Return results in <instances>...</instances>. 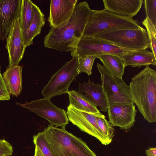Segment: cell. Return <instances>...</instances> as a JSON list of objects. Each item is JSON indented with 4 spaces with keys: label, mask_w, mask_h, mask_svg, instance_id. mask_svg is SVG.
I'll list each match as a JSON object with an SVG mask.
<instances>
[{
    "label": "cell",
    "mask_w": 156,
    "mask_h": 156,
    "mask_svg": "<svg viewBox=\"0 0 156 156\" xmlns=\"http://www.w3.org/2000/svg\"><path fill=\"white\" fill-rule=\"evenodd\" d=\"M34 156H44L39 148L35 145Z\"/></svg>",
    "instance_id": "cell-31"
},
{
    "label": "cell",
    "mask_w": 156,
    "mask_h": 156,
    "mask_svg": "<svg viewBox=\"0 0 156 156\" xmlns=\"http://www.w3.org/2000/svg\"><path fill=\"white\" fill-rule=\"evenodd\" d=\"M48 98L45 97L30 102L22 104L16 102L17 105L28 109L38 116L47 120L50 125L60 126L65 129L69 122L67 112L64 109L59 108L52 104Z\"/></svg>",
    "instance_id": "cell-9"
},
{
    "label": "cell",
    "mask_w": 156,
    "mask_h": 156,
    "mask_svg": "<svg viewBox=\"0 0 156 156\" xmlns=\"http://www.w3.org/2000/svg\"><path fill=\"white\" fill-rule=\"evenodd\" d=\"M97 56L110 73L115 77L122 78L125 67L123 61L119 56L106 54Z\"/></svg>",
    "instance_id": "cell-21"
},
{
    "label": "cell",
    "mask_w": 156,
    "mask_h": 156,
    "mask_svg": "<svg viewBox=\"0 0 156 156\" xmlns=\"http://www.w3.org/2000/svg\"><path fill=\"white\" fill-rule=\"evenodd\" d=\"M132 51L126 50L110 43L93 37H83L76 49L71 51V54L84 57L87 56L106 54L118 56Z\"/></svg>",
    "instance_id": "cell-10"
},
{
    "label": "cell",
    "mask_w": 156,
    "mask_h": 156,
    "mask_svg": "<svg viewBox=\"0 0 156 156\" xmlns=\"http://www.w3.org/2000/svg\"><path fill=\"white\" fill-rule=\"evenodd\" d=\"M142 23L146 28L149 37L151 45L150 48L156 57V27L146 17Z\"/></svg>",
    "instance_id": "cell-25"
},
{
    "label": "cell",
    "mask_w": 156,
    "mask_h": 156,
    "mask_svg": "<svg viewBox=\"0 0 156 156\" xmlns=\"http://www.w3.org/2000/svg\"><path fill=\"white\" fill-rule=\"evenodd\" d=\"M147 156H156V148L155 147H149L145 150Z\"/></svg>",
    "instance_id": "cell-30"
},
{
    "label": "cell",
    "mask_w": 156,
    "mask_h": 156,
    "mask_svg": "<svg viewBox=\"0 0 156 156\" xmlns=\"http://www.w3.org/2000/svg\"><path fill=\"white\" fill-rule=\"evenodd\" d=\"M97 58L96 55H92L81 57L78 56L77 72L79 74L85 73L89 76L92 74V69L95 59Z\"/></svg>",
    "instance_id": "cell-23"
},
{
    "label": "cell",
    "mask_w": 156,
    "mask_h": 156,
    "mask_svg": "<svg viewBox=\"0 0 156 156\" xmlns=\"http://www.w3.org/2000/svg\"><path fill=\"white\" fill-rule=\"evenodd\" d=\"M138 111L149 122H156V71L149 66L132 78L129 86Z\"/></svg>",
    "instance_id": "cell-2"
},
{
    "label": "cell",
    "mask_w": 156,
    "mask_h": 156,
    "mask_svg": "<svg viewBox=\"0 0 156 156\" xmlns=\"http://www.w3.org/2000/svg\"><path fill=\"white\" fill-rule=\"evenodd\" d=\"M67 93L69 105L83 111L94 113H100L91 99L86 95L73 90L69 91Z\"/></svg>",
    "instance_id": "cell-20"
},
{
    "label": "cell",
    "mask_w": 156,
    "mask_h": 156,
    "mask_svg": "<svg viewBox=\"0 0 156 156\" xmlns=\"http://www.w3.org/2000/svg\"><path fill=\"white\" fill-rule=\"evenodd\" d=\"M72 59L65 63L53 75L48 83L43 88L41 94L45 97H52L67 93L69 88L78 75V55L71 54Z\"/></svg>",
    "instance_id": "cell-7"
},
{
    "label": "cell",
    "mask_w": 156,
    "mask_h": 156,
    "mask_svg": "<svg viewBox=\"0 0 156 156\" xmlns=\"http://www.w3.org/2000/svg\"><path fill=\"white\" fill-rule=\"evenodd\" d=\"M23 67L16 65L7 67L3 73V78L10 94L16 97L21 92L22 86V71Z\"/></svg>",
    "instance_id": "cell-17"
},
{
    "label": "cell",
    "mask_w": 156,
    "mask_h": 156,
    "mask_svg": "<svg viewBox=\"0 0 156 156\" xmlns=\"http://www.w3.org/2000/svg\"><path fill=\"white\" fill-rule=\"evenodd\" d=\"M77 0H51L48 21L51 28H59L67 24Z\"/></svg>",
    "instance_id": "cell-12"
},
{
    "label": "cell",
    "mask_w": 156,
    "mask_h": 156,
    "mask_svg": "<svg viewBox=\"0 0 156 156\" xmlns=\"http://www.w3.org/2000/svg\"><path fill=\"white\" fill-rule=\"evenodd\" d=\"M67 114L69 121L81 131L96 138L104 145L111 143L99 128L96 121L97 117H105L101 113H94L83 111L69 105Z\"/></svg>",
    "instance_id": "cell-8"
},
{
    "label": "cell",
    "mask_w": 156,
    "mask_h": 156,
    "mask_svg": "<svg viewBox=\"0 0 156 156\" xmlns=\"http://www.w3.org/2000/svg\"><path fill=\"white\" fill-rule=\"evenodd\" d=\"M105 118L97 117L96 119L99 128L108 140L111 142L114 136L115 129Z\"/></svg>",
    "instance_id": "cell-26"
},
{
    "label": "cell",
    "mask_w": 156,
    "mask_h": 156,
    "mask_svg": "<svg viewBox=\"0 0 156 156\" xmlns=\"http://www.w3.org/2000/svg\"><path fill=\"white\" fill-rule=\"evenodd\" d=\"M10 94L9 93L2 76L0 75V101H7L10 99Z\"/></svg>",
    "instance_id": "cell-29"
},
{
    "label": "cell",
    "mask_w": 156,
    "mask_h": 156,
    "mask_svg": "<svg viewBox=\"0 0 156 156\" xmlns=\"http://www.w3.org/2000/svg\"><path fill=\"white\" fill-rule=\"evenodd\" d=\"M146 17L156 27V0H144Z\"/></svg>",
    "instance_id": "cell-27"
},
{
    "label": "cell",
    "mask_w": 156,
    "mask_h": 156,
    "mask_svg": "<svg viewBox=\"0 0 156 156\" xmlns=\"http://www.w3.org/2000/svg\"><path fill=\"white\" fill-rule=\"evenodd\" d=\"M97 66L101 74V86L108 107L123 104H134L129 86L122 79L114 76L99 63H97Z\"/></svg>",
    "instance_id": "cell-6"
},
{
    "label": "cell",
    "mask_w": 156,
    "mask_h": 156,
    "mask_svg": "<svg viewBox=\"0 0 156 156\" xmlns=\"http://www.w3.org/2000/svg\"><path fill=\"white\" fill-rule=\"evenodd\" d=\"M44 131L55 156H97L81 139L65 129L49 125Z\"/></svg>",
    "instance_id": "cell-3"
},
{
    "label": "cell",
    "mask_w": 156,
    "mask_h": 156,
    "mask_svg": "<svg viewBox=\"0 0 156 156\" xmlns=\"http://www.w3.org/2000/svg\"><path fill=\"white\" fill-rule=\"evenodd\" d=\"M79 92L84 93L86 95L90 98L96 106L100 108V110L107 112V103L104 93L101 85L94 84L89 80L88 82H83V84L79 83Z\"/></svg>",
    "instance_id": "cell-18"
},
{
    "label": "cell",
    "mask_w": 156,
    "mask_h": 156,
    "mask_svg": "<svg viewBox=\"0 0 156 156\" xmlns=\"http://www.w3.org/2000/svg\"><path fill=\"white\" fill-rule=\"evenodd\" d=\"M107 110L109 122L112 126L127 130L134 125L137 110L134 104L110 106Z\"/></svg>",
    "instance_id": "cell-11"
},
{
    "label": "cell",
    "mask_w": 156,
    "mask_h": 156,
    "mask_svg": "<svg viewBox=\"0 0 156 156\" xmlns=\"http://www.w3.org/2000/svg\"><path fill=\"white\" fill-rule=\"evenodd\" d=\"M6 39L5 48L9 55L8 67L18 65L23 57L26 48L23 43L19 18L12 26Z\"/></svg>",
    "instance_id": "cell-13"
},
{
    "label": "cell",
    "mask_w": 156,
    "mask_h": 156,
    "mask_svg": "<svg viewBox=\"0 0 156 156\" xmlns=\"http://www.w3.org/2000/svg\"><path fill=\"white\" fill-rule=\"evenodd\" d=\"M94 38L110 43L121 48L131 51L150 48V40L146 30L141 29H117L93 36Z\"/></svg>",
    "instance_id": "cell-5"
},
{
    "label": "cell",
    "mask_w": 156,
    "mask_h": 156,
    "mask_svg": "<svg viewBox=\"0 0 156 156\" xmlns=\"http://www.w3.org/2000/svg\"><path fill=\"white\" fill-rule=\"evenodd\" d=\"M33 16L31 23L28 28L22 32L23 44L26 48L32 44L33 39L41 33L45 23L44 15L39 7L33 3Z\"/></svg>",
    "instance_id": "cell-19"
},
{
    "label": "cell",
    "mask_w": 156,
    "mask_h": 156,
    "mask_svg": "<svg viewBox=\"0 0 156 156\" xmlns=\"http://www.w3.org/2000/svg\"><path fill=\"white\" fill-rule=\"evenodd\" d=\"M91 10L86 1L76 3L66 25L50 29L44 37V46L61 51L75 50L83 37Z\"/></svg>",
    "instance_id": "cell-1"
},
{
    "label": "cell",
    "mask_w": 156,
    "mask_h": 156,
    "mask_svg": "<svg viewBox=\"0 0 156 156\" xmlns=\"http://www.w3.org/2000/svg\"><path fill=\"white\" fill-rule=\"evenodd\" d=\"M119 57L123 61L125 67L130 66L140 68L144 66L156 65V57L152 52L146 49L132 51Z\"/></svg>",
    "instance_id": "cell-16"
},
{
    "label": "cell",
    "mask_w": 156,
    "mask_h": 156,
    "mask_svg": "<svg viewBox=\"0 0 156 156\" xmlns=\"http://www.w3.org/2000/svg\"><path fill=\"white\" fill-rule=\"evenodd\" d=\"M21 0H0V40L3 41L20 15Z\"/></svg>",
    "instance_id": "cell-14"
},
{
    "label": "cell",
    "mask_w": 156,
    "mask_h": 156,
    "mask_svg": "<svg viewBox=\"0 0 156 156\" xmlns=\"http://www.w3.org/2000/svg\"><path fill=\"white\" fill-rule=\"evenodd\" d=\"M105 10L117 15L132 17L140 9L143 0H103Z\"/></svg>",
    "instance_id": "cell-15"
},
{
    "label": "cell",
    "mask_w": 156,
    "mask_h": 156,
    "mask_svg": "<svg viewBox=\"0 0 156 156\" xmlns=\"http://www.w3.org/2000/svg\"><path fill=\"white\" fill-rule=\"evenodd\" d=\"M13 152L11 145L4 139L0 140V156H10Z\"/></svg>",
    "instance_id": "cell-28"
},
{
    "label": "cell",
    "mask_w": 156,
    "mask_h": 156,
    "mask_svg": "<svg viewBox=\"0 0 156 156\" xmlns=\"http://www.w3.org/2000/svg\"><path fill=\"white\" fill-rule=\"evenodd\" d=\"M30 0H21L19 16V23L22 32L29 27L33 16V4Z\"/></svg>",
    "instance_id": "cell-22"
},
{
    "label": "cell",
    "mask_w": 156,
    "mask_h": 156,
    "mask_svg": "<svg viewBox=\"0 0 156 156\" xmlns=\"http://www.w3.org/2000/svg\"><path fill=\"white\" fill-rule=\"evenodd\" d=\"M1 74V66H0V75Z\"/></svg>",
    "instance_id": "cell-32"
},
{
    "label": "cell",
    "mask_w": 156,
    "mask_h": 156,
    "mask_svg": "<svg viewBox=\"0 0 156 156\" xmlns=\"http://www.w3.org/2000/svg\"><path fill=\"white\" fill-rule=\"evenodd\" d=\"M136 19L122 16L105 10H92L83 37H90L109 30L117 29H141Z\"/></svg>",
    "instance_id": "cell-4"
},
{
    "label": "cell",
    "mask_w": 156,
    "mask_h": 156,
    "mask_svg": "<svg viewBox=\"0 0 156 156\" xmlns=\"http://www.w3.org/2000/svg\"><path fill=\"white\" fill-rule=\"evenodd\" d=\"M33 141L34 144L39 148L44 156H55L49 147L44 131L34 136Z\"/></svg>",
    "instance_id": "cell-24"
}]
</instances>
